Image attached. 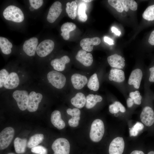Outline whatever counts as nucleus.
I'll use <instances>...</instances> for the list:
<instances>
[{
	"label": "nucleus",
	"instance_id": "f257e3e1",
	"mask_svg": "<svg viewBox=\"0 0 154 154\" xmlns=\"http://www.w3.org/2000/svg\"><path fill=\"white\" fill-rule=\"evenodd\" d=\"M3 15L6 20L17 23H20L24 20V15L21 10L13 5H9L4 10Z\"/></svg>",
	"mask_w": 154,
	"mask_h": 154
},
{
	"label": "nucleus",
	"instance_id": "f03ea898",
	"mask_svg": "<svg viewBox=\"0 0 154 154\" xmlns=\"http://www.w3.org/2000/svg\"><path fill=\"white\" fill-rule=\"evenodd\" d=\"M104 133V126L103 121L100 119L95 120L92 123L90 132V139L98 142L102 139Z\"/></svg>",
	"mask_w": 154,
	"mask_h": 154
},
{
	"label": "nucleus",
	"instance_id": "7ed1b4c3",
	"mask_svg": "<svg viewBox=\"0 0 154 154\" xmlns=\"http://www.w3.org/2000/svg\"><path fill=\"white\" fill-rule=\"evenodd\" d=\"M49 82L54 87L58 89H61L64 86L66 82L65 76L58 71L52 70L47 74Z\"/></svg>",
	"mask_w": 154,
	"mask_h": 154
},
{
	"label": "nucleus",
	"instance_id": "20e7f679",
	"mask_svg": "<svg viewBox=\"0 0 154 154\" xmlns=\"http://www.w3.org/2000/svg\"><path fill=\"white\" fill-rule=\"evenodd\" d=\"M70 147L68 141L63 138L56 139L52 145L53 154H69Z\"/></svg>",
	"mask_w": 154,
	"mask_h": 154
},
{
	"label": "nucleus",
	"instance_id": "39448f33",
	"mask_svg": "<svg viewBox=\"0 0 154 154\" xmlns=\"http://www.w3.org/2000/svg\"><path fill=\"white\" fill-rule=\"evenodd\" d=\"M14 130L11 127H7L3 129L0 133V149L7 148L12 141L14 135Z\"/></svg>",
	"mask_w": 154,
	"mask_h": 154
},
{
	"label": "nucleus",
	"instance_id": "423d86ee",
	"mask_svg": "<svg viewBox=\"0 0 154 154\" xmlns=\"http://www.w3.org/2000/svg\"><path fill=\"white\" fill-rule=\"evenodd\" d=\"M13 96L16 100L19 109L24 111L27 109L29 99L27 92L25 90H16L13 94Z\"/></svg>",
	"mask_w": 154,
	"mask_h": 154
},
{
	"label": "nucleus",
	"instance_id": "0eeeda50",
	"mask_svg": "<svg viewBox=\"0 0 154 154\" xmlns=\"http://www.w3.org/2000/svg\"><path fill=\"white\" fill-rule=\"evenodd\" d=\"M54 43L50 39L45 40L41 42L38 46L36 52L40 57H44L49 54L53 50Z\"/></svg>",
	"mask_w": 154,
	"mask_h": 154
},
{
	"label": "nucleus",
	"instance_id": "6e6552de",
	"mask_svg": "<svg viewBox=\"0 0 154 154\" xmlns=\"http://www.w3.org/2000/svg\"><path fill=\"white\" fill-rule=\"evenodd\" d=\"M125 143L122 137H117L110 143L109 148V154H122Z\"/></svg>",
	"mask_w": 154,
	"mask_h": 154
},
{
	"label": "nucleus",
	"instance_id": "1a4fd4ad",
	"mask_svg": "<svg viewBox=\"0 0 154 154\" xmlns=\"http://www.w3.org/2000/svg\"><path fill=\"white\" fill-rule=\"evenodd\" d=\"M42 98V95L32 91L29 94V99L27 110L30 112H33L37 110L39 103Z\"/></svg>",
	"mask_w": 154,
	"mask_h": 154
},
{
	"label": "nucleus",
	"instance_id": "9d476101",
	"mask_svg": "<svg viewBox=\"0 0 154 154\" xmlns=\"http://www.w3.org/2000/svg\"><path fill=\"white\" fill-rule=\"evenodd\" d=\"M62 11L61 3L59 1L55 2L49 9L47 17V21L50 23H53L60 16Z\"/></svg>",
	"mask_w": 154,
	"mask_h": 154
},
{
	"label": "nucleus",
	"instance_id": "9b49d317",
	"mask_svg": "<svg viewBox=\"0 0 154 154\" xmlns=\"http://www.w3.org/2000/svg\"><path fill=\"white\" fill-rule=\"evenodd\" d=\"M141 122L147 126H151L154 123V112L149 106H146L143 108L140 116Z\"/></svg>",
	"mask_w": 154,
	"mask_h": 154
},
{
	"label": "nucleus",
	"instance_id": "f8f14e48",
	"mask_svg": "<svg viewBox=\"0 0 154 154\" xmlns=\"http://www.w3.org/2000/svg\"><path fill=\"white\" fill-rule=\"evenodd\" d=\"M38 43V39L35 37L31 38L24 42L23 49L24 52L29 56H34L36 51Z\"/></svg>",
	"mask_w": 154,
	"mask_h": 154
},
{
	"label": "nucleus",
	"instance_id": "ddd939ff",
	"mask_svg": "<svg viewBox=\"0 0 154 154\" xmlns=\"http://www.w3.org/2000/svg\"><path fill=\"white\" fill-rule=\"evenodd\" d=\"M100 42V39L98 37L85 38L81 40L80 45L83 50L91 52L93 50L94 46L98 45Z\"/></svg>",
	"mask_w": 154,
	"mask_h": 154
},
{
	"label": "nucleus",
	"instance_id": "4468645a",
	"mask_svg": "<svg viewBox=\"0 0 154 154\" xmlns=\"http://www.w3.org/2000/svg\"><path fill=\"white\" fill-rule=\"evenodd\" d=\"M142 76V72L140 69L137 68L133 70L129 76L128 81V84L133 85L136 89L139 88Z\"/></svg>",
	"mask_w": 154,
	"mask_h": 154
},
{
	"label": "nucleus",
	"instance_id": "2eb2a0df",
	"mask_svg": "<svg viewBox=\"0 0 154 154\" xmlns=\"http://www.w3.org/2000/svg\"><path fill=\"white\" fill-rule=\"evenodd\" d=\"M76 59L86 66H90L93 62L92 55L90 53L80 50L78 52L75 57Z\"/></svg>",
	"mask_w": 154,
	"mask_h": 154
},
{
	"label": "nucleus",
	"instance_id": "dca6fc26",
	"mask_svg": "<svg viewBox=\"0 0 154 154\" xmlns=\"http://www.w3.org/2000/svg\"><path fill=\"white\" fill-rule=\"evenodd\" d=\"M107 61L111 66L116 68L123 69L125 66L124 58L117 54L108 57Z\"/></svg>",
	"mask_w": 154,
	"mask_h": 154
},
{
	"label": "nucleus",
	"instance_id": "f3484780",
	"mask_svg": "<svg viewBox=\"0 0 154 154\" xmlns=\"http://www.w3.org/2000/svg\"><path fill=\"white\" fill-rule=\"evenodd\" d=\"M71 81L74 87L77 90L83 88L88 82L87 77L78 74H74L71 77Z\"/></svg>",
	"mask_w": 154,
	"mask_h": 154
},
{
	"label": "nucleus",
	"instance_id": "a211bd4d",
	"mask_svg": "<svg viewBox=\"0 0 154 154\" xmlns=\"http://www.w3.org/2000/svg\"><path fill=\"white\" fill-rule=\"evenodd\" d=\"M70 61V59L69 57L65 55L60 58H56L52 60L50 62V64L54 70L62 71L65 69V64Z\"/></svg>",
	"mask_w": 154,
	"mask_h": 154
},
{
	"label": "nucleus",
	"instance_id": "6ab92c4d",
	"mask_svg": "<svg viewBox=\"0 0 154 154\" xmlns=\"http://www.w3.org/2000/svg\"><path fill=\"white\" fill-rule=\"evenodd\" d=\"M19 84V79L18 74L15 72H12L9 74L3 86L6 89H12L17 87Z\"/></svg>",
	"mask_w": 154,
	"mask_h": 154
},
{
	"label": "nucleus",
	"instance_id": "aec40b11",
	"mask_svg": "<svg viewBox=\"0 0 154 154\" xmlns=\"http://www.w3.org/2000/svg\"><path fill=\"white\" fill-rule=\"evenodd\" d=\"M50 120L53 125L59 129H63L65 126L64 121L61 119V113L58 110H55L52 113Z\"/></svg>",
	"mask_w": 154,
	"mask_h": 154
},
{
	"label": "nucleus",
	"instance_id": "412c9836",
	"mask_svg": "<svg viewBox=\"0 0 154 154\" xmlns=\"http://www.w3.org/2000/svg\"><path fill=\"white\" fill-rule=\"evenodd\" d=\"M108 78L110 81L118 83L122 82L125 79V74L122 70L116 68H112L110 71Z\"/></svg>",
	"mask_w": 154,
	"mask_h": 154
},
{
	"label": "nucleus",
	"instance_id": "4be33fe9",
	"mask_svg": "<svg viewBox=\"0 0 154 154\" xmlns=\"http://www.w3.org/2000/svg\"><path fill=\"white\" fill-rule=\"evenodd\" d=\"M76 26L72 22H66L62 25L60 28L62 33L61 35L65 40H68L70 38V33L75 29Z\"/></svg>",
	"mask_w": 154,
	"mask_h": 154
},
{
	"label": "nucleus",
	"instance_id": "5701e85b",
	"mask_svg": "<svg viewBox=\"0 0 154 154\" xmlns=\"http://www.w3.org/2000/svg\"><path fill=\"white\" fill-rule=\"evenodd\" d=\"M71 102L74 106L78 108H81L85 105L86 98L83 93L78 92L71 99Z\"/></svg>",
	"mask_w": 154,
	"mask_h": 154
},
{
	"label": "nucleus",
	"instance_id": "b1692460",
	"mask_svg": "<svg viewBox=\"0 0 154 154\" xmlns=\"http://www.w3.org/2000/svg\"><path fill=\"white\" fill-rule=\"evenodd\" d=\"M102 98L97 95L89 94L86 97L85 107L87 109H90L94 107L97 103L101 102Z\"/></svg>",
	"mask_w": 154,
	"mask_h": 154
},
{
	"label": "nucleus",
	"instance_id": "393cba45",
	"mask_svg": "<svg viewBox=\"0 0 154 154\" xmlns=\"http://www.w3.org/2000/svg\"><path fill=\"white\" fill-rule=\"evenodd\" d=\"M27 140L26 139L16 137L14 141V147L15 152L18 154L24 153L25 151Z\"/></svg>",
	"mask_w": 154,
	"mask_h": 154
},
{
	"label": "nucleus",
	"instance_id": "a878e982",
	"mask_svg": "<svg viewBox=\"0 0 154 154\" xmlns=\"http://www.w3.org/2000/svg\"><path fill=\"white\" fill-rule=\"evenodd\" d=\"M13 47L12 43L6 38L0 37V47L2 52L5 54H9L11 52Z\"/></svg>",
	"mask_w": 154,
	"mask_h": 154
},
{
	"label": "nucleus",
	"instance_id": "bb28decb",
	"mask_svg": "<svg viewBox=\"0 0 154 154\" xmlns=\"http://www.w3.org/2000/svg\"><path fill=\"white\" fill-rule=\"evenodd\" d=\"M66 11L68 17L72 19H74L76 16L77 6L75 1L68 2L66 4Z\"/></svg>",
	"mask_w": 154,
	"mask_h": 154
},
{
	"label": "nucleus",
	"instance_id": "cd10ccee",
	"mask_svg": "<svg viewBox=\"0 0 154 154\" xmlns=\"http://www.w3.org/2000/svg\"><path fill=\"white\" fill-rule=\"evenodd\" d=\"M44 136L42 134H36L29 138L27 144V146L29 148H32L37 146L43 141Z\"/></svg>",
	"mask_w": 154,
	"mask_h": 154
},
{
	"label": "nucleus",
	"instance_id": "c85d7f7f",
	"mask_svg": "<svg viewBox=\"0 0 154 154\" xmlns=\"http://www.w3.org/2000/svg\"><path fill=\"white\" fill-rule=\"evenodd\" d=\"M88 88L94 91H97L99 87V83L96 73L92 75L90 78L87 83Z\"/></svg>",
	"mask_w": 154,
	"mask_h": 154
},
{
	"label": "nucleus",
	"instance_id": "c756f323",
	"mask_svg": "<svg viewBox=\"0 0 154 154\" xmlns=\"http://www.w3.org/2000/svg\"><path fill=\"white\" fill-rule=\"evenodd\" d=\"M120 1L124 10L126 12L128 11L129 9L133 11L137 9V4L134 0H121Z\"/></svg>",
	"mask_w": 154,
	"mask_h": 154
},
{
	"label": "nucleus",
	"instance_id": "7c9ffc66",
	"mask_svg": "<svg viewBox=\"0 0 154 154\" xmlns=\"http://www.w3.org/2000/svg\"><path fill=\"white\" fill-rule=\"evenodd\" d=\"M109 109L110 112L112 114H116L119 111L124 113L126 111L125 107L118 101H115L113 104L110 105Z\"/></svg>",
	"mask_w": 154,
	"mask_h": 154
},
{
	"label": "nucleus",
	"instance_id": "2f4dec72",
	"mask_svg": "<svg viewBox=\"0 0 154 154\" xmlns=\"http://www.w3.org/2000/svg\"><path fill=\"white\" fill-rule=\"evenodd\" d=\"M142 17L148 21L154 20V4L148 6L142 14Z\"/></svg>",
	"mask_w": 154,
	"mask_h": 154
},
{
	"label": "nucleus",
	"instance_id": "473e14b6",
	"mask_svg": "<svg viewBox=\"0 0 154 154\" xmlns=\"http://www.w3.org/2000/svg\"><path fill=\"white\" fill-rule=\"evenodd\" d=\"M86 6L85 4H81L78 8V16L79 19L82 22L86 21L88 19L87 15L86 13Z\"/></svg>",
	"mask_w": 154,
	"mask_h": 154
},
{
	"label": "nucleus",
	"instance_id": "72a5a7b5",
	"mask_svg": "<svg viewBox=\"0 0 154 154\" xmlns=\"http://www.w3.org/2000/svg\"><path fill=\"white\" fill-rule=\"evenodd\" d=\"M143 124L140 122H137L130 129L129 133L131 136H137L139 132L144 128Z\"/></svg>",
	"mask_w": 154,
	"mask_h": 154
},
{
	"label": "nucleus",
	"instance_id": "f704fd0d",
	"mask_svg": "<svg viewBox=\"0 0 154 154\" xmlns=\"http://www.w3.org/2000/svg\"><path fill=\"white\" fill-rule=\"evenodd\" d=\"M109 4L114 8L118 12L121 13L124 10L122 5L119 0H108V1Z\"/></svg>",
	"mask_w": 154,
	"mask_h": 154
},
{
	"label": "nucleus",
	"instance_id": "c9c22d12",
	"mask_svg": "<svg viewBox=\"0 0 154 154\" xmlns=\"http://www.w3.org/2000/svg\"><path fill=\"white\" fill-rule=\"evenodd\" d=\"M129 96L133 101L135 104L140 105L141 103L142 97L140 95L139 92L138 91L131 92L129 94Z\"/></svg>",
	"mask_w": 154,
	"mask_h": 154
},
{
	"label": "nucleus",
	"instance_id": "e433bc0d",
	"mask_svg": "<svg viewBox=\"0 0 154 154\" xmlns=\"http://www.w3.org/2000/svg\"><path fill=\"white\" fill-rule=\"evenodd\" d=\"M9 74L8 71L3 69L0 71V87L2 88Z\"/></svg>",
	"mask_w": 154,
	"mask_h": 154
},
{
	"label": "nucleus",
	"instance_id": "4c0bfd02",
	"mask_svg": "<svg viewBox=\"0 0 154 154\" xmlns=\"http://www.w3.org/2000/svg\"><path fill=\"white\" fill-rule=\"evenodd\" d=\"M31 151L33 153L37 154H47V149L41 145H37L32 148Z\"/></svg>",
	"mask_w": 154,
	"mask_h": 154
},
{
	"label": "nucleus",
	"instance_id": "58836bf2",
	"mask_svg": "<svg viewBox=\"0 0 154 154\" xmlns=\"http://www.w3.org/2000/svg\"><path fill=\"white\" fill-rule=\"evenodd\" d=\"M29 1L31 6L36 9L40 8L43 3L42 0H29Z\"/></svg>",
	"mask_w": 154,
	"mask_h": 154
},
{
	"label": "nucleus",
	"instance_id": "ea45409f",
	"mask_svg": "<svg viewBox=\"0 0 154 154\" xmlns=\"http://www.w3.org/2000/svg\"><path fill=\"white\" fill-rule=\"evenodd\" d=\"M67 113L73 117H80V111L78 108H74L73 109L68 108L66 110Z\"/></svg>",
	"mask_w": 154,
	"mask_h": 154
},
{
	"label": "nucleus",
	"instance_id": "a19ab883",
	"mask_svg": "<svg viewBox=\"0 0 154 154\" xmlns=\"http://www.w3.org/2000/svg\"><path fill=\"white\" fill-rule=\"evenodd\" d=\"M80 119V117H73L70 119L68 121L69 125L72 127L77 126L79 123V120Z\"/></svg>",
	"mask_w": 154,
	"mask_h": 154
},
{
	"label": "nucleus",
	"instance_id": "79ce46f5",
	"mask_svg": "<svg viewBox=\"0 0 154 154\" xmlns=\"http://www.w3.org/2000/svg\"><path fill=\"white\" fill-rule=\"evenodd\" d=\"M150 75L149 78V81L151 82H154V66L149 69Z\"/></svg>",
	"mask_w": 154,
	"mask_h": 154
},
{
	"label": "nucleus",
	"instance_id": "37998d69",
	"mask_svg": "<svg viewBox=\"0 0 154 154\" xmlns=\"http://www.w3.org/2000/svg\"><path fill=\"white\" fill-rule=\"evenodd\" d=\"M148 42L151 45H154V30L152 31L149 37Z\"/></svg>",
	"mask_w": 154,
	"mask_h": 154
},
{
	"label": "nucleus",
	"instance_id": "c03bdc74",
	"mask_svg": "<svg viewBox=\"0 0 154 154\" xmlns=\"http://www.w3.org/2000/svg\"><path fill=\"white\" fill-rule=\"evenodd\" d=\"M134 103L133 100L131 98H129L127 100V106L129 108H131L133 106Z\"/></svg>",
	"mask_w": 154,
	"mask_h": 154
},
{
	"label": "nucleus",
	"instance_id": "a18cd8bd",
	"mask_svg": "<svg viewBox=\"0 0 154 154\" xmlns=\"http://www.w3.org/2000/svg\"><path fill=\"white\" fill-rule=\"evenodd\" d=\"M104 40L105 42L107 43L110 45L114 44V40L111 38L107 37H105L104 38Z\"/></svg>",
	"mask_w": 154,
	"mask_h": 154
},
{
	"label": "nucleus",
	"instance_id": "49530a36",
	"mask_svg": "<svg viewBox=\"0 0 154 154\" xmlns=\"http://www.w3.org/2000/svg\"><path fill=\"white\" fill-rule=\"evenodd\" d=\"M111 30L112 32L114 33L116 35L119 36L121 34L120 31L114 27H112Z\"/></svg>",
	"mask_w": 154,
	"mask_h": 154
},
{
	"label": "nucleus",
	"instance_id": "de8ad7c7",
	"mask_svg": "<svg viewBox=\"0 0 154 154\" xmlns=\"http://www.w3.org/2000/svg\"><path fill=\"white\" fill-rule=\"evenodd\" d=\"M130 154H145L142 151L139 150H134L132 151Z\"/></svg>",
	"mask_w": 154,
	"mask_h": 154
},
{
	"label": "nucleus",
	"instance_id": "09e8293b",
	"mask_svg": "<svg viewBox=\"0 0 154 154\" xmlns=\"http://www.w3.org/2000/svg\"><path fill=\"white\" fill-rule=\"evenodd\" d=\"M92 0H82V1H84L85 2H87V3H89L91 2Z\"/></svg>",
	"mask_w": 154,
	"mask_h": 154
},
{
	"label": "nucleus",
	"instance_id": "8fccbe9b",
	"mask_svg": "<svg viewBox=\"0 0 154 154\" xmlns=\"http://www.w3.org/2000/svg\"><path fill=\"white\" fill-rule=\"evenodd\" d=\"M29 9L31 11H33L35 9L33 7L31 6L29 7Z\"/></svg>",
	"mask_w": 154,
	"mask_h": 154
},
{
	"label": "nucleus",
	"instance_id": "3c124183",
	"mask_svg": "<svg viewBox=\"0 0 154 154\" xmlns=\"http://www.w3.org/2000/svg\"><path fill=\"white\" fill-rule=\"evenodd\" d=\"M147 154H154V151H151L149 152Z\"/></svg>",
	"mask_w": 154,
	"mask_h": 154
},
{
	"label": "nucleus",
	"instance_id": "603ef678",
	"mask_svg": "<svg viewBox=\"0 0 154 154\" xmlns=\"http://www.w3.org/2000/svg\"><path fill=\"white\" fill-rule=\"evenodd\" d=\"M7 154H14L13 153H8Z\"/></svg>",
	"mask_w": 154,
	"mask_h": 154
}]
</instances>
